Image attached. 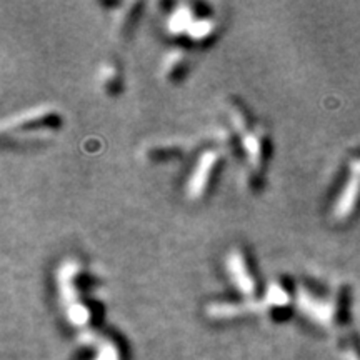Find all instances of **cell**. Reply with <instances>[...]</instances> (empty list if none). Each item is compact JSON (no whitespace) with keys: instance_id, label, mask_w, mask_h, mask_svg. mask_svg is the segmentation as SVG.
I'll return each instance as SVG.
<instances>
[{"instance_id":"1","label":"cell","mask_w":360,"mask_h":360,"mask_svg":"<svg viewBox=\"0 0 360 360\" xmlns=\"http://www.w3.org/2000/svg\"><path fill=\"white\" fill-rule=\"evenodd\" d=\"M77 265L67 262L62 265L60 272H58V285H60V295L64 300V305L67 309V315H69V321L77 327H84L89 322V310L85 309V305L79 304L77 294H75L74 287V276Z\"/></svg>"},{"instance_id":"2","label":"cell","mask_w":360,"mask_h":360,"mask_svg":"<svg viewBox=\"0 0 360 360\" xmlns=\"http://www.w3.org/2000/svg\"><path fill=\"white\" fill-rule=\"evenodd\" d=\"M217 160L219 155L214 150H207L199 157V162H197L192 177L187 184V193L191 199H197V197H200L204 193L207 184H209L210 172L214 170Z\"/></svg>"},{"instance_id":"3","label":"cell","mask_w":360,"mask_h":360,"mask_svg":"<svg viewBox=\"0 0 360 360\" xmlns=\"http://www.w3.org/2000/svg\"><path fill=\"white\" fill-rule=\"evenodd\" d=\"M227 270L231 274L232 282L236 283V287L242 292L244 295H250L252 292L255 290L254 278H252L249 267H247V262L242 255V252L233 250L229 254L227 257Z\"/></svg>"},{"instance_id":"4","label":"cell","mask_w":360,"mask_h":360,"mask_svg":"<svg viewBox=\"0 0 360 360\" xmlns=\"http://www.w3.org/2000/svg\"><path fill=\"white\" fill-rule=\"evenodd\" d=\"M192 22V15L191 11L187 7H180L177 12H174V15L170 17L169 20V30L172 34H182V32H188Z\"/></svg>"}]
</instances>
